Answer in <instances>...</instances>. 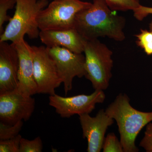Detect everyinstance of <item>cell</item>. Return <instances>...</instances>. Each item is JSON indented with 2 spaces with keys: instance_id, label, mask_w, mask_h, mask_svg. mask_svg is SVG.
Here are the masks:
<instances>
[{
  "instance_id": "1",
  "label": "cell",
  "mask_w": 152,
  "mask_h": 152,
  "mask_svg": "<svg viewBox=\"0 0 152 152\" xmlns=\"http://www.w3.org/2000/svg\"><path fill=\"white\" fill-rule=\"evenodd\" d=\"M126 19L109 7L104 0H94L88 7L77 14L75 28L86 41L107 37L117 42L126 38Z\"/></svg>"
},
{
  "instance_id": "2",
  "label": "cell",
  "mask_w": 152,
  "mask_h": 152,
  "mask_svg": "<svg viewBox=\"0 0 152 152\" xmlns=\"http://www.w3.org/2000/svg\"><path fill=\"white\" fill-rule=\"evenodd\" d=\"M105 112L116 122L124 152H138L136 138L142 129L152 121V112L134 108L127 95L121 93L108 106Z\"/></svg>"
},
{
  "instance_id": "3",
  "label": "cell",
  "mask_w": 152,
  "mask_h": 152,
  "mask_svg": "<svg viewBox=\"0 0 152 152\" xmlns=\"http://www.w3.org/2000/svg\"><path fill=\"white\" fill-rule=\"evenodd\" d=\"M48 4V0H16L15 13L0 35V42H17L26 35L31 39L39 37L38 17Z\"/></svg>"
},
{
  "instance_id": "4",
  "label": "cell",
  "mask_w": 152,
  "mask_h": 152,
  "mask_svg": "<svg viewBox=\"0 0 152 152\" xmlns=\"http://www.w3.org/2000/svg\"><path fill=\"white\" fill-rule=\"evenodd\" d=\"M84 53L85 77L91 83L95 90H106L108 88L112 77L113 52L96 39L86 41Z\"/></svg>"
},
{
  "instance_id": "5",
  "label": "cell",
  "mask_w": 152,
  "mask_h": 152,
  "mask_svg": "<svg viewBox=\"0 0 152 152\" xmlns=\"http://www.w3.org/2000/svg\"><path fill=\"white\" fill-rule=\"evenodd\" d=\"M91 4L81 0H54L39 14V29L45 31L73 28L77 14Z\"/></svg>"
},
{
  "instance_id": "6",
  "label": "cell",
  "mask_w": 152,
  "mask_h": 152,
  "mask_svg": "<svg viewBox=\"0 0 152 152\" xmlns=\"http://www.w3.org/2000/svg\"><path fill=\"white\" fill-rule=\"evenodd\" d=\"M32 47L34 77L37 94L54 95L55 90L62 83L54 61L46 47Z\"/></svg>"
},
{
  "instance_id": "7",
  "label": "cell",
  "mask_w": 152,
  "mask_h": 152,
  "mask_svg": "<svg viewBox=\"0 0 152 152\" xmlns=\"http://www.w3.org/2000/svg\"><path fill=\"white\" fill-rule=\"evenodd\" d=\"M47 48L54 61L66 95L72 88L74 78H81L86 75L85 56L82 53H76L63 47Z\"/></svg>"
},
{
  "instance_id": "8",
  "label": "cell",
  "mask_w": 152,
  "mask_h": 152,
  "mask_svg": "<svg viewBox=\"0 0 152 152\" xmlns=\"http://www.w3.org/2000/svg\"><path fill=\"white\" fill-rule=\"evenodd\" d=\"M103 91L95 90L91 94H81L63 97L55 94L50 95L49 104L54 108L56 113L63 118H69L75 115L79 116L90 114L96 104H102L105 99Z\"/></svg>"
},
{
  "instance_id": "9",
  "label": "cell",
  "mask_w": 152,
  "mask_h": 152,
  "mask_svg": "<svg viewBox=\"0 0 152 152\" xmlns=\"http://www.w3.org/2000/svg\"><path fill=\"white\" fill-rule=\"evenodd\" d=\"M35 100L18 89L0 94L1 121L14 125L21 121H28L34 110Z\"/></svg>"
},
{
  "instance_id": "10",
  "label": "cell",
  "mask_w": 152,
  "mask_h": 152,
  "mask_svg": "<svg viewBox=\"0 0 152 152\" xmlns=\"http://www.w3.org/2000/svg\"><path fill=\"white\" fill-rule=\"evenodd\" d=\"M83 138L88 141V152H99L102 149L105 135L109 126L114 123V119L102 109L95 117L90 114L79 116Z\"/></svg>"
},
{
  "instance_id": "11",
  "label": "cell",
  "mask_w": 152,
  "mask_h": 152,
  "mask_svg": "<svg viewBox=\"0 0 152 152\" xmlns=\"http://www.w3.org/2000/svg\"><path fill=\"white\" fill-rule=\"evenodd\" d=\"M19 58L13 44L0 42V94L17 90Z\"/></svg>"
},
{
  "instance_id": "12",
  "label": "cell",
  "mask_w": 152,
  "mask_h": 152,
  "mask_svg": "<svg viewBox=\"0 0 152 152\" xmlns=\"http://www.w3.org/2000/svg\"><path fill=\"white\" fill-rule=\"evenodd\" d=\"M16 49L19 58L18 79L19 91L32 96L37 94V88L34 74V52L24 39L12 43Z\"/></svg>"
},
{
  "instance_id": "13",
  "label": "cell",
  "mask_w": 152,
  "mask_h": 152,
  "mask_svg": "<svg viewBox=\"0 0 152 152\" xmlns=\"http://www.w3.org/2000/svg\"><path fill=\"white\" fill-rule=\"evenodd\" d=\"M39 37L48 48L63 47L78 54L84 53L86 41L75 28L40 31Z\"/></svg>"
},
{
  "instance_id": "14",
  "label": "cell",
  "mask_w": 152,
  "mask_h": 152,
  "mask_svg": "<svg viewBox=\"0 0 152 152\" xmlns=\"http://www.w3.org/2000/svg\"><path fill=\"white\" fill-rule=\"evenodd\" d=\"M112 10L126 12L135 10L140 5V0H104Z\"/></svg>"
},
{
  "instance_id": "15",
  "label": "cell",
  "mask_w": 152,
  "mask_h": 152,
  "mask_svg": "<svg viewBox=\"0 0 152 152\" xmlns=\"http://www.w3.org/2000/svg\"><path fill=\"white\" fill-rule=\"evenodd\" d=\"M23 122L20 121L14 125H10L1 122L0 123V140L13 138L19 134L21 130Z\"/></svg>"
},
{
  "instance_id": "16",
  "label": "cell",
  "mask_w": 152,
  "mask_h": 152,
  "mask_svg": "<svg viewBox=\"0 0 152 152\" xmlns=\"http://www.w3.org/2000/svg\"><path fill=\"white\" fill-rule=\"evenodd\" d=\"M140 34L136 35L137 45L143 49L147 55H152V31L141 29Z\"/></svg>"
},
{
  "instance_id": "17",
  "label": "cell",
  "mask_w": 152,
  "mask_h": 152,
  "mask_svg": "<svg viewBox=\"0 0 152 152\" xmlns=\"http://www.w3.org/2000/svg\"><path fill=\"white\" fill-rule=\"evenodd\" d=\"M102 149L104 152H124L121 141L114 133H110L105 137Z\"/></svg>"
},
{
  "instance_id": "18",
  "label": "cell",
  "mask_w": 152,
  "mask_h": 152,
  "mask_svg": "<svg viewBox=\"0 0 152 152\" xmlns=\"http://www.w3.org/2000/svg\"><path fill=\"white\" fill-rule=\"evenodd\" d=\"M43 148L40 137H37L31 140L23 138L21 139L20 152H41L42 151Z\"/></svg>"
},
{
  "instance_id": "19",
  "label": "cell",
  "mask_w": 152,
  "mask_h": 152,
  "mask_svg": "<svg viewBox=\"0 0 152 152\" xmlns=\"http://www.w3.org/2000/svg\"><path fill=\"white\" fill-rule=\"evenodd\" d=\"M16 4V0H0V35L4 31L3 25L10 21L11 17L7 15V11L13 8Z\"/></svg>"
},
{
  "instance_id": "20",
  "label": "cell",
  "mask_w": 152,
  "mask_h": 152,
  "mask_svg": "<svg viewBox=\"0 0 152 152\" xmlns=\"http://www.w3.org/2000/svg\"><path fill=\"white\" fill-rule=\"evenodd\" d=\"M22 136L19 134L13 138L0 140V152H20Z\"/></svg>"
},
{
  "instance_id": "21",
  "label": "cell",
  "mask_w": 152,
  "mask_h": 152,
  "mask_svg": "<svg viewBox=\"0 0 152 152\" xmlns=\"http://www.w3.org/2000/svg\"><path fill=\"white\" fill-rule=\"evenodd\" d=\"M140 146L147 152H152V123L146 126L145 135L140 142Z\"/></svg>"
},
{
  "instance_id": "22",
  "label": "cell",
  "mask_w": 152,
  "mask_h": 152,
  "mask_svg": "<svg viewBox=\"0 0 152 152\" xmlns=\"http://www.w3.org/2000/svg\"><path fill=\"white\" fill-rule=\"evenodd\" d=\"M133 12L135 18L139 21H142L147 16L152 15V7L140 5L138 7L134 10Z\"/></svg>"
},
{
  "instance_id": "23",
  "label": "cell",
  "mask_w": 152,
  "mask_h": 152,
  "mask_svg": "<svg viewBox=\"0 0 152 152\" xmlns=\"http://www.w3.org/2000/svg\"><path fill=\"white\" fill-rule=\"evenodd\" d=\"M149 28L150 31H152V21L149 24Z\"/></svg>"
},
{
  "instance_id": "24",
  "label": "cell",
  "mask_w": 152,
  "mask_h": 152,
  "mask_svg": "<svg viewBox=\"0 0 152 152\" xmlns=\"http://www.w3.org/2000/svg\"><path fill=\"white\" fill-rule=\"evenodd\" d=\"M151 104H152V98L151 99Z\"/></svg>"
},
{
  "instance_id": "25",
  "label": "cell",
  "mask_w": 152,
  "mask_h": 152,
  "mask_svg": "<svg viewBox=\"0 0 152 152\" xmlns=\"http://www.w3.org/2000/svg\"><path fill=\"white\" fill-rule=\"evenodd\" d=\"M53 1H54V0H53Z\"/></svg>"
}]
</instances>
